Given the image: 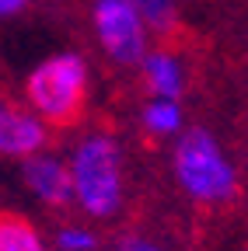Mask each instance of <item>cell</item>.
Wrapping results in <instances>:
<instances>
[{
  "label": "cell",
  "instance_id": "7a4b0ae2",
  "mask_svg": "<svg viewBox=\"0 0 248 251\" xmlns=\"http://www.w3.org/2000/svg\"><path fill=\"white\" fill-rule=\"evenodd\" d=\"M175 178L196 202H227L234 196V164L206 129H189L175 147Z\"/></svg>",
  "mask_w": 248,
  "mask_h": 251
},
{
  "label": "cell",
  "instance_id": "5bb4252c",
  "mask_svg": "<svg viewBox=\"0 0 248 251\" xmlns=\"http://www.w3.org/2000/svg\"><path fill=\"white\" fill-rule=\"evenodd\" d=\"M245 251H248V248H245Z\"/></svg>",
  "mask_w": 248,
  "mask_h": 251
},
{
  "label": "cell",
  "instance_id": "ba28073f",
  "mask_svg": "<svg viewBox=\"0 0 248 251\" xmlns=\"http://www.w3.org/2000/svg\"><path fill=\"white\" fill-rule=\"evenodd\" d=\"M0 251H46V241L28 220L0 213Z\"/></svg>",
  "mask_w": 248,
  "mask_h": 251
},
{
  "label": "cell",
  "instance_id": "9c48e42d",
  "mask_svg": "<svg viewBox=\"0 0 248 251\" xmlns=\"http://www.w3.org/2000/svg\"><path fill=\"white\" fill-rule=\"evenodd\" d=\"M143 126L154 133V136H168V133H178L182 126V112L171 98H154L147 108H143Z\"/></svg>",
  "mask_w": 248,
  "mask_h": 251
},
{
  "label": "cell",
  "instance_id": "3957f363",
  "mask_svg": "<svg viewBox=\"0 0 248 251\" xmlns=\"http://www.w3.org/2000/svg\"><path fill=\"white\" fill-rule=\"evenodd\" d=\"M84 84L87 70L81 56H53L28 77V101L35 105V112L49 122L67 126L81 115L84 105Z\"/></svg>",
  "mask_w": 248,
  "mask_h": 251
},
{
  "label": "cell",
  "instance_id": "5b68a950",
  "mask_svg": "<svg viewBox=\"0 0 248 251\" xmlns=\"http://www.w3.org/2000/svg\"><path fill=\"white\" fill-rule=\"evenodd\" d=\"M25 185L32 188V196L42 199L46 206H67L74 202V175L63 161L56 157H46V153H35V157H25Z\"/></svg>",
  "mask_w": 248,
  "mask_h": 251
},
{
  "label": "cell",
  "instance_id": "6da1fadb",
  "mask_svg": "<svg viewBox=\"0 0 248 251\" xmlns=\"http://www.w3.org/2000/svg\"><path fill=\"white\" fill-rule=\"evenodd\" d=\"M70 175H74V196L77 206L95 216H115L122 206V153L119 143L109 133H91L77 143L70 157Z\"/></svg>",
  "mask_w": 248,
  "mask_h": 251
},
{
  "label": "cell",
  "instance_id": "4fadbf2b",
  "mask_svg": "<svg viewBox=\"0 0 248 251\" xmlns=\"http://www.w3.org/2000/svg\"><path fill=\"white\" fill-rule=\"evenodd\" d=\"M25 7V0H0V14H14Z\"/></svg>",
  "mask_w": 248,
  "mask_h": 251
},
{
  "label": "cell",
  "instance_id": "8fae6325",
  "mask_svg": "<svg viewBox=\"0 0 248 251\" xmlns=\"http://www.w3.org/2000/svg\"><path fill=\"white\" fill-rule=\"evenodd\" d=\"M130 4L143 14V21L150 28H168L171 18H175V4H171V0H130Z\"/></svg>",
  "mask_w": 248,
  "mask_h": 251
},
{
  "label": "cell",
  "instance_id": "7c38bea8",
  "mask_svg": "<svg viewBox=\"0 0 248 251\" xmlns=\"http://www.w3.org/2000/svg\"><path fill=\"white\" fill-rule=\"evenodd\" d=\"M119 251H165L158 241H150V237H140V234H126L119 241Z\"/></svg>",
  "mask_w": 248,
  "mask_h": 251
},
{
  "label": "cell",
  "instance_id": "52a82bcc",
  "mask_svg": "<svg viewBox=\"0 0 248 251\" xmlns=\"http://www.w3.org/2000/svg\"><path fill=\"white\" fill-rule=\"evenodd\" d=\"M143 70H147V80L154 87V94L158 98H178L182 94V67L168 56V52H150L147 63H143Z\"/></svg>",
  "mask_w": 248,
  "mask_h": 251
},
{
  "label": "cell",
  "instance_id": "8992f818",
  "mask_svg": "<svg viewBox=\"0 0 248 251\" xmlns=\"http://www.w3.org/2000/svg\"><path fill=\"white\" fill-rule=\"evenodd\" d=\"M46 143V126L14 108L11 101H0V157H35Z\"/></svg>",
  "mask_w": 248,
  "mask_h": 251
},
{
  "label": "cell",
  "instance_id": "277c9868",
  "mask_svg": "<svg viewBox=\"0 0 248 251\" xmlns=\"http://www.w3.org/2000/svg\"><path fill=\"white\" fill-rule=\"evenodd\" d=\"M98 39L119 63H137L143 56V14L130 0H95Z\"/></svg>",
  "mask_w": 248,
  "mask_h": 251
},
{
  "label": "cell",
  "instance_id": "30bf717a",
  "mask_svg": "<svg viewBox=\"0 0 248 251\" xmlns=\"http://www.w3.org/2000/svg\"><path fill=\"white\" fill-rule=\"evenodd\" d=\"M56 251H98V237L87 227H63L56 230Z\"/></svg>",
  "mask_w": 248,
  "mask_h": 251
}]
</instances>
